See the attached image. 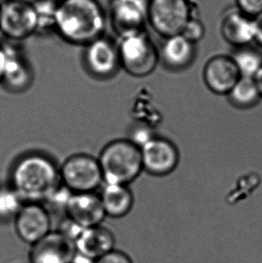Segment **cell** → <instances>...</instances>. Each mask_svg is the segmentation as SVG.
Listing matches in <instances>:
<instances>
[{"label":"cell","mask_w":262,"mask_h":263,"mask_svg":"<svg viewBox=\"0 0 262 263\" xmlns=\"http://www.w3.org/2000/svg\"><path fill=\"white\" fill-rule=\"evenodd\" d=\"M74 245L78 253L96 260L114 250L115 237L113 232L101 224L85 228Z\"/></svg>","instance_id":"17"},{"label":"cell","mask_w":262,"mask_h":263,"mask_svg":"<svg viewBox=\"0 0 262 263\" xmlns=\"http://www.w3.org/2000/svg\"><path fill=\"white\" fill-rule=\"evenodd\" d=\"M72 263H95V260L89 257L85 256L84 254L76 252Z\"/></svg>","instance_id":"29"},{"label":"cell","mask_w":262,"mask_h":263,"mask_svg":"<svg viewBox=\"0 0 262 263\" xmlns=\"http://www.w3.org/2000/svg\"><path fill=\"white\" fill-rule=\"evenodd\" d=\"M192 18L188 0H149L148 22L164 38L181 34Z\"/></svg>","instance_id":"7"},{"label":"cell","mask_w":262,"mask_h":263,"mask_svg":"<svg viewBox=\"0 0 262 263\" xmlns=\"http://www.w3.org/2000/svg\"><path fill=\"white\" fill-rule=\"evenodd\" d=\"M117 46L121 68L132 77L152 74L159 62V52L145 31L120 37Z\"/></svg>","instance_id":"4"},{"label":"cell","mask_w":262,"mask_h":263,"mask_svg":"<svg viewBox=\"0 0 262 263\" xmlns=\"http://www.w3.org/2000/svg\"><path fill=\"white\" fill-rule=\"evenodd\" d=\"M255 25V42L262 49V13L254 17Z\"/></svg>","instance_id":"28"},{"label":"cell","mask_w":262,"mask_h":263,"mask_svg":"<svg viewBox=\"0 0 262 263\" xmlns=\"http://www.w3.org/2000/svg\"><path fill=\"white\" fill-rule=\"evenodd\" d=\"M65 214L85 228L101 226L107 217L100 195L95 192L72 193L65 208Z\"/></svg>","instance_id":"12"},{"label":"cell","mask_w":262,"mask_h":263,"mask_svg":"<svg viewBox=\"0 0 262 263\" xmlns=\"http://www.w3.org/2000/svg\"><path fill=\"white\" fill-rule=\"evenodd\" d=\"M241 75L231 56L216 55L205 63L203 79L207 87L216 95L227 96Z\"/></svg>","instance_id":"14"},{"label":"cell","mask_w":262,"mask_h":263,"mask_svg":"<svg viewBox=\"0 0 262 263\" xmlns=\"http://www.w3.org/2000/svg\"><path fill=\"white\" fill-rule=\"evenodd\" d=\"M181 34L192 43H197L205 35V27L201 22L192 17L187 23Z\"/></svg>","instance_id":"24"},{"label":"cell","mask_w":262,"mask_h":263,"mask_svg":"<svg viewBox=\"0 0 262 263\" xmlns=\"http://www.w3.org/2000/svg\"><path fill=\"white\" fill-rule=\"evenodd\" d=\"M5 62H6V52H5L4 45H0V83H2V79H3Z\"/></svg>","instance_id":"30"},{"label":"cell","mask_w":262,"mask_h":263,"mask_svg":"<svg viewBox=\"0 0 262 263\" xmlns=\"http://www.w3.org/2000/svg\"><path fill=\"white\" fill-rule=\"evenodd\" d=\"M6 62L2 83L13 92L25 91L32 83V68L20 50L11 45H4Z\"/></svg>","instance_id":"16"},{"label":"cell","mask_w":262,"mask_h":263,"mask_svg":"<svg viewBox=\"0 0 262 263\" xmlns=\"http://www.w3.org/2000/svg\"><path fill=\"white\" fill-rule=\"evenodd\" d=\"M255 80L256 82H257V85L259 86V92H260L262 97V68L261 70L259 72V74L256 76Z\"/></svg>","instance_id":"31"},{"label":"cell","mask_w":262,"mask_h":263,"mask_svg":"<svg viewBox=\"0 0 262 263\" xmlns=\"http://www.w3.org/2000/svg\"><path fill=\"white\" fill-rule=\"evenodd\" d=\"M85 63L96 78H111L121 68L117 44L104 36L95 40L85 46Z\"/></svg>","instance_id":"11"},{"label":"cell","mask_w":262,"mask_h":263,"mask_svg":"<svg viewBox=\"0 0 262 263\" xmlns=\"http://www.w3.org/2000/svg\"><path fill=\"white\" fill-rule=\"evenodd\" d=\"M11 186L26 202H44L61 184L60 169L50 157L28 154L11 171Z\"/></svg>","instance_id":"2"},{"label":"cell","mask_w":262,"mask_h":263,"mask_svg":"<svg viewBox=\"0 0 262 263\" xmlns=\"http://www.w3.org/2000/svg\"><path fill=\"white\" fill-rule=\"evenodd\" d=\"M61 183L73 193L95 192L103 182L98 158L88 154H74L60 168Z\"/></svg>","instance_id":"5"},{"label":"cell","mask_w":262,"mask_h":263,"mask_svg":"<svg viewBox=\"0 0 262 263\" xmlns=\"http://www.w3.org/2000/svg\"><path fill=\"white\" fill-rule=\"evenodd\" d=\"M84 229H85V228H83L81 226L77 224L74 221L71 220L68 217H66L64 220L61 222L57 231L61 233L62 235L71 240L72 242H74V241L78 238V236L80 235Z\"/></svg>","instance_id":"25"},{"label":"cell","mask_w":262,"mask_h":263,"mask_svg":"<svg viewBox=\"0 0 262 263\" xmlns=\"http://www.w3.org/2000/svg\"><path fill=\"white\" fill-rule=\"evenodd\" d=\"M241 77L255 79L262 68V52L251 46L236 48L231 55Z\"/></svg>","instance_id":"21"},{"label":"cell","mask_w":262,"mask_h":263,"mask_svg":"<svg viewBox=\"0 0 262 263\" xmlns=\"http://www.w3.org/2000/svg\"><path fill=\"white\" fill-rule=\"evenodd\" d=\"M100 198L107 217L113 218L127 216L134 205V196L128 185L105 184Z\"/></svg>","instance_id":"19"},{"label":"cell","mask_w":262,"mask_h":263,"mask_svg":"<svg viewBox=\"0 0 262 263\" xmlns=\"http://www.w3.org/2000/svg\"><path fill=\"white\" fill-rule=\"evenodd\" d=\"M141 150L143 171L162 177L170 175L177 168L180 152L173 141L156 135Z\"/></svg>","instance_id":"8"},{"label":"cell","mask_w":262,"mask_h":263,"mask_svg":"<svg viewBox=\"0 0 262 263\" xmlns=\"http://www.w3.org/2000/svg\"><path fill=\"white\" fill-rule=\"evenodd\" d=\"M39 15L33 3L5 0L0 3V32L7 39L18 42L39 31Z\"/></svg>","instance_id":"6"},{"label":"cell","mask_w":262,"mask_h":263,"mask_svg":"<svg viewBox=\"0 0 262 263\" xmlns=\"http://www.w3.org/2000/svg\"><path fill=\"white\" fill-rule=\"evenodd\" d=\"M18 237L33 245L51 232V219L46 206L42 203L26 202L14 217Z\"/></svg>","instance_id":"10"},{"label":"cell","mask_w":262,"mask_h":263,"mask_svg":"<svg viewBox=\"0 0 262 263\" xmlns=\"http://www.w3.org/2000/svg\"><path fill=\"white\" fill-rule=\"evenodd\" d=\"M149 0H113L110 22L119 37L144 31L148 22Z\"/></svg>","instance_id":"9"},{"label":"cell","mask_w":262,"mask_h":263,"mask_svg":"<svg viewBox=\"0 0 262 263\" xmlns=\"http://www.w3.org/2000/svg\"><path fill=\"white\" fill-rule=\"evenodd\" d=\"M74 242L59 231H51L32 245L30 263H72L76 254Z\"/></svg>","instance_id":"13"},{"label":"cell","mask_w":262,"mask_h":263,"mask_svg":"<svg viewBox=\"0 0 262 263\" xmlns=\"http://www.w3.org/2000/svg\"><path fill=\"white\" fill-rule=\"evenodd\" d=\"M100 166L105 184L128 185L143 171L141 150L129 139H115L100 152Z\"/></svg>","instance_id":"3"},{"label":"cell","mask_w":262,"mask_h":263,"mask_svg":"<svg viewBox=\"0 0 262 263\" xmlns=\"http://www.w3.org/2000/svg\"><path fill=\"white\" fill-rule=\"evenodd\" d=\"M53 21L55 31L67 43L86 46L103 36L106 14L97 0H61Z\"/></svg>","instance_id":"1"},{"label":"cell","mask_w":262,"mask_h":263,"mask_svg":"<svg viewBox=\"0 0 262 263\" xmlns=\"http://www.w3.org/2000/svg\"><path fill=\"white\" fill-rule=\"evenodd\" d=\"M156 136V132L150 125L140 122L137 123L132 128L129 133V139H128L139 148H141L149 141H151Z\"/></svg>","instance_id":"23"},{"label":"cell","mask_w":262,"mask_h":263,"mask_svg":"<svg viewBox=\"0 0 262 263\" xmlns=\"http://www.w3.org/2000/svg\"><path fill=\"white\" fill-rule=\"evenodd\" d=\"M159 61L170 71L180 72L190 68L195 61L197 48L182 34L164 38L161 45Z\"/></svg>","instance_id":"15"},{"label":"cell","mask_w":262,"mask_h":263,"mask_svg":"<svg viewBox=\"0 0 262 263\" xmlns=\"http://www.w3.org/2000/svg\"><path fill=\"white\" fill-rule=\"evenodd\" d=\"M25 201L11 185L0 187V220L16 217Z\"/></svg>","instance_id":"22"},{"label":"cell","mask_w":262,"mask_h":263,"mask_svg":"<svg viewBox=\"0 0 262 263\" xmlns=\"http://www.w3.org/2000/svg\"><path fill=\"white\" fill-rule=\"evenodd\" d=\"M227 97L233 106L238 109H250L255 106L261 99L259 86L255 79L241 77Z\"/></svg>","instance_id":"20"},{"label":"cell","mask_w":262,"mask_h":263,"mask_svg":"<svg viewBox=\"0 0 262 263\" xmlns=\"http://www.w3.org/2000/svg\"><path fill=\"white\" fill-rule=\"evenodd\" d=\"M95 263H133V261L128 254L114 249L95 260Z\"/></svg>","instance_id":"27"},{"label":"cell","mask_w":262,"mask_h":263,"mask_svg":"<svg viewBox=\"0 0 262 263\" xmlns=\"http://www.w3.org/2000/svg\"><path fill=\"white\" fill-rule=\"evenodd\" d=\"M221 32L223 39L235 49L250 46L252 42H255L254 18L239 10L234 11L223 18Z\"/></svg>","instance_id":"18"},{"label":"cell","mask_w":262,"mask_h":263,"mask_svg":"<svg viewBox=\"0 0 262 263\" xmlns=\"http://www.w3.org/2000/svg\"><path fill=\"white\" fill-rule=\"evenodd\" d=\"M238 10L254 18L262 13V0H236Z\"/></svg>","instance_id":"26"}]
</instances>
